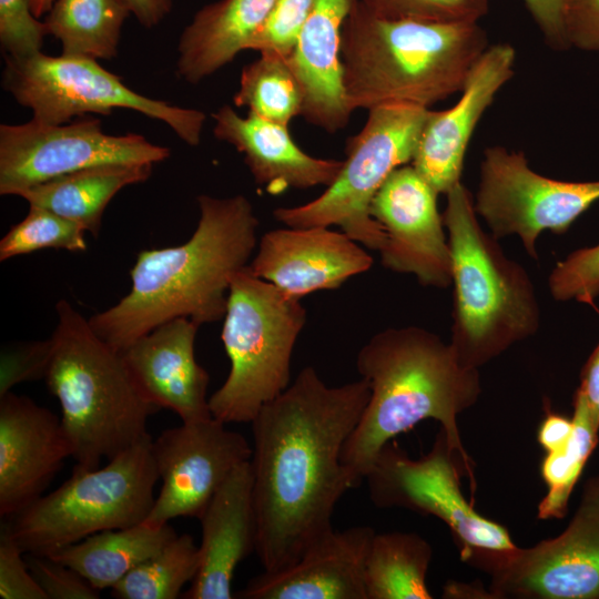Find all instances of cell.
Segmentation results:
<instances>
[{"mask_svg":"<svg viewBox=\"0 0 599 599\" xmlns=\"http://www.w3.org/2000/svg\"><path fill=\"white\" fill-rule=\"evenodd\" d=\"M515 48L489 44L474 64L459 100L449 109L428 111L412 165L437 194L460 183L473 133L500 89L514 77Z\"/></svg>","mask_w":599,"mask_h":599,"instance_id":"obj_17","label":"cell"},{"mask_svg":"<svg viewBox=\"0 0 599 599\" xmlns=\"http://www.w3.org/2000/svg\"><path fill=\"white\" fill-rule=\"evenodd\" d=\"M545 41L555 50L569 49L565 33L566 0H522Z\"/></svg>","mask_w":599,"mask_h":599,"instance_id":"obj_42","label":"cell"},{"mask_svg":"<svg viewBox=\"0 0 599 599\" xmlns=\"http://www.w3.org/2000/svg\"><path fill=\"white\" fill-rule=\"evenodd\" d=\"M369 394L364 378L329 387L307 366L251 422L255 552L265 571L294 565L333 529L337 501L354 488L342 450Z\"/></svg>","mask_w":599,"mask_h":599,"instance_id":"obj_1","label":"cell"},{"mask_svg":"<svg viewBox=\"0 0 599 599\" xmlns=\"http://www.w3.org/2000/svg\"><path fill=\"white\" fill-rule=\"evenodd\" d=\"M312 6L313 0H276L245 50L288 57L297 44Z\"/></svg>","mask_w":599,"mask_h":599,"instance_id":"obj_35","label":"cell"},{"mask_svg":"<svg viewBox=\"0 0 599 599\" xmlns=\"http://www.w3.org/2000/svg\"><path fill=\"white\" fill-rule=\"evenodd\" d=\"M375 531L368 526L334 528L292 566L252 578L242 599H367L365 562Z\"/></svg>","mask_w":599,"mask_h":599,"instance_id":"obj_21","label":"cell"},{"mask_svg":"<svg viewBox=\"0 0 599 599\" xmlns=\"http://www.w3.org/2000/svg\"><path fill=\"white\" fill-rule=\"evenodd\" d=\"M305 323L300 298L247 267L233 277L221 334L231 369L209 398L214 418L251 423L290 386L292 354Z\"/></svg>","mask_w":599,"mask_h":599,"instance_id":"obj_7","label":"cell"},{"mask_svg":"<svg viewBox=\"0 0 599 599\" xmlns=\"http://www.w3.org/2000/svg\"><path fill=\"white\" fill-rule=\"evenodd\" d=\"M251 461L237 466L200 516V564L184 599H231L238 564L256 549Z\"/></svg>","mask_w":599,"mask_h":599,"instance_id":"obj_22","label":"cell"},{"mask_svg":"<svg viewBox=\"0 0 599 599\" xmlns=\"http://www.w3.org/2000/svg\"><path fill=\"white\" fill-rule=\"evenodd\" d=\"M564 22L569 48L599 53V0H566Z\"/></svg>","mask_w":599,"mask_h":599,"instance_id":"obj_41","label":"cell"},{"mask_svg":"<svg viewBox=\"0 0 599 599\" xmlns=\"http://www.w3.org/2000/svg\"><path fill=\"white\" fill-rule=\"evenodd\" d=\"M488 47L478 22L388 19L357 0L341 35L348 106L353 112L393 103L429 108L461 91Z\"/></svg>","mask_w":599,"mask_h":599,"instance_id":"obj_4","label":"cell"},{"mask_svg":"<svg viewBox=\"0 0 599 599\" xmlns=\"http://www.w3.org/2000/svg\"><path fill=\"white\" fill-rule=\"evenodd\" d=\"M461 559L490 576L491 598L599 599V476L586 481L558 537L530 548L476 549Z\"/></svg>","mask_w":599,"mask_h":599,"instance_id":"obj_11","label":"cell"},{"mask_svg":"<svg viewBox=\"0 0 599 599\" xmlns=\"http://www.w3.org/2000/svg\"><path fill=\"white\" fill-rule=\"evenodd\" d=\"M357 0H313L297 44L287 57L303 93L302 115L326 132L346 126L349 109L339 57L344 23Z\"/></svg>","mask_w":599,"mask_h":599,"instance_id":"obj_24","label":"cell"},{"mask_svg":"<svg viewBox=\"0 0 599 599\" xmlns=\"http://www.w3.org/2000/svg\"><path fill=\"white\" fill-rule=\"evenodd\" d=\"M369 12L388 19L439 23L479 22L489 0H358Z\"/></svg>","mask_w":599,"mask_h":599,"instance_id":"obj_34","label":"cell"},{"mask_svg":"<svg viewBox=\"0 0 599 599\" xmlns=\"http://www.w3.org/2000/svg\"><path fill=\"white\" fill-rule=\"evenodd\" d=\"M58 322L45 384L60 403L61 422L77 466L95 469L144 439L159 408L133 382L121 352L110 346L65 300Z\"/></svg>","mask_w":599,"mask_h":599,"instance_id":"obj_5","label":"cell"},{"mask_svg":"<svg viewBox=\"0 0 599 599\" xmlns=\"http://www.w3.org/2000/svg\"><path fill=\"white\" fill-rule=\"evenodd\" d=\"M70 456L71 443L54 413L27 396H1V517H12L40 498Z\"/></svg>","mask_w":599,"mask_h":599,"instance_id":"obj_18","label":"cell"},{"mask_svg":"<svg viewBox=\"0 0 599 599\" xmlns=\"http://www.w3.org/2000/svg\"><path fill=\"white\" fill-rule=\"evenodd\" d=\"M1 87L18 104L32 111V119L63 124L91 113L110 114L129 109L165 123L183 142L197 146L206 115L143 95L97 60L39 52L24 58L4 55Z\"/></svg>","mask_w":599,"mask_h":599,"instance_id":"obj_10","label":"cell"},{"mask_svg":"<svg viewBox=\"0 0 599 599\" xmlns=\"http://www.w3.org/2000/svg\"><path fill=\"white\" fill-rule=\"evenodd\" d=\"M576 394L582 397L599 427V344L583 365Z\"/></svg>","mask_w":599,"mask_h":599,"instance_id":"obj_44","label":"cell"},{"mask_svg":"<svg viewBox=\"0 0 599 599\" xmlns=\"http://www.w3.org/2000/svg\"><path fill=\"white\" fill-rule=\"evenodd\" d=\"M428 111L406 103L368 110L363 129L348 140L335 180L306 204L275 209V220L297 229L337 225L352 240L379 252L385 233L369 213L372 200L394 170L412 163Z\"/></svg>","mask_w":599,"mask_h":599,"instance_id":"obj_9","label":"cell"},{"mask_svg":"<svg viewBox=\"0 0 599 599\" xmlns=\"http://www.w3.org/2000/svg\"><path fill=\"white\" fill-rule=\"evenodd\" d=\"M131 13L126 0H55L44 23L61 42L62 54L111 60Z\"/></svg>","mask_w":599,"mask_h":599,"instance_id":"obj_28","label":"cell"},{"mask_svg":"<svg viewBox=\"0 0 599 599\" xmlns=\"http://www.w3.org/2000/svg\"><path fill=\"white\" fill-rule=\"evenodd\" d=\"M24 552L3 532L0 537V597L2 599H48L31 573Z\"/></svg>","mask_w":599,"mask_h":599,"instance_id":"obj_40","label":"cell"},{"mask_svg":"<svg viewBox=\"0 0 599 599\" xmlns=\"http://www.w3.org/2000/svg\"><path fill=\"white\" fill-rule=\"evenodd\" d=\"M85 229L49 210L30 206L27 216L10 227L0 241V261L45 248L83 252Z\"/></svg>","mask_w":599,"mask_h":599,"instance_id":"obj_33","label":"cell"},{"mask_svg":"<svg viewBox=\"0 0 599 599\" xmlns=\"http://www.w3.org/2000/svg\"><path fill=\"white\" fill-rule=\"evenodd\" d=\"M51 353V337L3 346L0 355V397L18 384L44 379Z\"/></svg>","mask_w":599,"mask_h":599,"instance_id":"obj_38","label":"cell"},{"mask_svg":"<svg viewBox=\"0 0 599 599\" xmlns=\"http://www.w3.org/2000/svg\"><path fill=\"white\" fill-rule=\"evenodd\" d=\"M27 565L48 599H97L99 590L72 568L43 555L27 554Z\"/></svg>","mask_w":599,"mask_h":599,"instance_id":"obj_39","label":"cell"},{"mask_svg":"<svg viewBox=\"0 0 599 599\" xmlns=\"http://www.w3.org/2000/svg\"><path fill=\"white\" fill-rule=\"evenodd\" d=\"M461 471L459 457L440 429L429 453L418 459L389 441L364 479L377 507L407 508L444 521L459 541L461 557L476 549L516 547L504 526L483 517L465 499L459 486Z\"/></svg>","mask_w":599,"mask_h":599,"instance_id":"obj_12","label":"cell"},{"mask_svg":"<svg viewBox=\"0 0 599 599\" xmlns=\"http://www.w3.org/2000/svg\"><path fill=\"white\" fill-rule=\"evenodd\" d=\"M275 1L220 0L200 9L179 39L177 75L196 84L233 61Z\"/></svg>","mask_w":599,"mask_h":599,"instance_id":"obj_25","label":"cell"},{"mask_svg":"<svg viewBox=\"0 0 599 599\" xmlns=\"http://www.w3.org/2000/svg\"><path fill=\"white\" fill-rule=\"evenodd\" d=\"M571 419L572 432L567 444L556 451L546 453L540 465L547 486V494L538 505L540 519L565 517L571 491L598 443L599 427L578 394H575Z\"/></svg>","mask_w":599,"mask_h":599,"instance_id":"obj_31","label":"cell"},{"mask_svg":"<svg viewBox=\"0 0 599 599\" xmlns=\"http://www.w3.org/2000/svg\"><path fill=\"white\" fill-rule=\"evenodd\" d=\"M213 416L167 428L152 440V455L162 481L144 522L163 526L179 517L197 519L242 463L252 457L246 438Z\"/></svg>","mask_w":599,"mask_h":599,"instance_id":"obj_15","label":"cell"},{"mask_svg":"<svg viewBox=\"0 0 599 599\" xmlns=\"http://www.w3.org/2000/svg\"><path fill=\"white\" fill-rule=\"evenodd\" d=\"M597 201L599 181L555 180L534 171L521 151L501 145L484 151L475 211L496 238L517 235L532 258L540 233H565Z\"/></svg>","mask_w":599,"mask_h":599,"instance_id":"obj_14","label":"cell"},{"mask_svg":"<svg viewBox=\"0 0 599 599\" xmlns=\"http://www.w3.org/2000/svg\"><path fill=\"white\" fill-rule=\"evenodd\" d=\"M176 536L169 525L146 522L93 534L47 555L79 572L97 590L112 588Z\"/></svg>","mask_w":599,"mask_h":599,"instance_id":"obj_27","label":"cell"},{"mask_svg":"<svg viewBox=\"0 0 599 599\" xmlns=\"http://www.w3.org/2000/svg\"><path fill=\"white\" fill-rule=\"evenodd\" d=\"M197 205L192 236L177 246L141 251L128 295L89 318L95 334L115 349L174 318L200 326L224 318L232 280L248 266L258 244V219L242 194H201Z\"/></svg>","mask_w":599,"mask_h":599,"instance_id":"obj_2","label":"cell"},{"mask_svg":"<svg viewBox=\"0 0 599 599\" xmlns=\"http://www.w3.org/2000/svg\"><path fill=\"white\" fill-rule=\"evenodd\" d=\"M212 118L215 138L243 155L255 183L270 194L328 186L343 166L344 161L305 153L292 139L288 126L250 112L241 116L230 104L222 105Z\"/></svg>","mask_w":599,"mask_h":599,"instance_id":"obj_23","label":"cell"},{"mask_svg":"<svg viewBox=\"0 0 599 599\" xmlns=\"http://www.w3.org/2000/svg\"><path fill=\"white\" fill-rule=\"evenodd\" d=\"M260 54L243 67L234 104L246 106L250 113L263 120L288 126L303 112L301 83L287 57L273 52Z\"/></svg>","mask_w":599,"mask_h":599,"instance_id":"obj_30","label":"cell"},{"mask_svg":"<svg viewBox=\"0 0 599 599\" xmlns=\"http://www.w3.org/2000/svg\"><path fill=\"white\" fill-rule=\"evenodd\" d=\"M158 480L149 435L102 468L75 465L68 480L10 517L2 532L24 554L47 555L100 531L142 524Z\"/></svg>","mask_w":599,"mask_h":599,"instance_id":"obj_8","label":"cell"},{"mask_svg":"<svg viewBox=\"0 0 599 599\" xmlns=\"http://www.w3.org/2000/svg\"><path fill=\"white\" fill-rule=\"evenodd\" d=\"M446 196L443 222L451 258L450 345L464 366L478 369L532 336L540 325V308L526 270L481 229L474 195L460 182Z\"/></svg>","mask_w":599,"mask_h":599,"instance_id":"obj_6","label":"cell"},{"mask_svg":"<svg viewBox=\"0 0 599 599\" xmlns=\"http://www.w3.org/2000/svg\"><path fill=\"white\" fill-rule=\"evenodd\" d=\"M166 146L138 133L108 134L99 119L82 116L63 124L31 119L0 125V194L27 189L82 169L103 164H156Z\"/></svg>","mask_w":599,"mask_h":599,"instance_id":"obj_13","label":"cell"},{"mask_svg":"<svg viewBox=\"0 0 599 599\" xmlns=\"http://www.w3.org/2000/svg\"><path fill=\"white\" fill-rule=\"evenodd\" d=\"M257 246L248 271L300 300L336 290L373 265V257L356 241L325 226L272 230Z\"/></svg>","mask_w":599,"mask_h":599,"instance_id":"obj_19","label":"cell"},{"mask_svg":"<svg viewBox=\"0 0 599 599\" xmlns=\"http://www.w3.org/2000/svg\"><path fill=\"white\" fill-rule=\"evenodd\" d=\"M356 367L370 394L342 450L354 488L393 438L425 419L437 420L474 483L471 460L463 447L457 416L481 392L477 368L464 366L453 346L418 326L386 328L359 349Z\"/></svg>","mask_w":599,"mask_h":599,"instance_id":"obj_3","label":"cell"},{"mask_svg":"<svg viewBox=\"0 0 599 599\" xmlns=\"http://www.w3.org/2000/svg\"><path fill=\"white\" fill-rule=\"evenodd\" d=\"M549 291L556 301L592 305L599 296V244L570 253L551 271Z\"/></svg>","mask_w":599,"mask_h":599,"instance_id":"obj_36","label":"cell"},{"mask_svg":"<svg viewBox=\"0 0 599 599\" xmlns=\"http://www.w3.org/2000/svg\"><path fill=\"white\" fill-rule=\"evenodd\" d=\"M430 545L415 532L374 535L365 562L367 599H430Z\"/></svg>","mask_w":599,"mask_h":599,"instance_id":"obj_29","label":"cell"},{"mask_svg":"<svg viewBox=\"0 0 599 599\" xmlns=\"http://www.w3.org/2000/svg\"><path fill=\"white\" fill-rule=\"evenodd\" d=\"M437 195L408 163L388 175L369 213L385 233L383 266L413 274L422 285L445 288L451 285V258Z\"/></svg>","mask_w":599,"mask_h":599,"instance_id":"obj_16","label":"cell"},{"mask_svg":"<svg viewBox=\"0 0 599 599\" xmlns=\"http://www.w3.org/2000/svg\"><path fill=\"white\" fill-rule=\"evenodd\" d=\"M55 0H31L32 11L35 17L40 18L48 13Z\"/></svg>","mask_w":599,"mask_h":599,"instance_id":"obj_46","label":"cell"},{"mask_svg":"<svg viewBox=\"0 0 599 599\" xmlns=\"http://www.w3.org/2000/svg\"><path fill=\"white\" fill-rule=\"evenodd\" d=\"M154 164H103L74 171L23 191L30 206L49 210L98 236L105 207L123 187L145 182Z\"/></svg>","mask_w":599,"mask_h":599,"instance_id":"obj_26","label":"cell"},{"mask_svg":"<svg viewBox=\"0 0 599 599\" xmlns=\"http://www.w3.org/2000/svg\"><path fill=\"white\" fill-rule=\"evenodd\" d=\"M200 564L192 536H175L156 555L129 571L112 589L118 599H175L192 582Z\"/></svg>","mask_w":599,"mask_h":599,"instance_id":"obj_32","label":"cell"},{"mask_svg":"<svg viewBox=\"0 0 599 599\" xmlns=\"http://www.w3.org/2000/svg\"><path fill=\"white\" fill-rule=\"evenodd\" d=\"M132 14L145 28L158 26L170 12L173 0H126Z\"/></svg>","mask_w":599,"mask_h":599,"instance_id":"obj_45","label":"cell"},{"mask_svg":"<svg viewBox=\"0 0 599 599\" xmlns=\"http://www.w3.org/2000/svg\"><path fill=\"white\" fill-rule=\"evenodd\" d=\"M572 432V419L562 415L547 412L539 425L537 439L546 453L562 448L569 440Z\"/></svg>","mask_w":599,"mask_h":599,"instance_id":"obj_43","label":"cell"},{"mask_svg":"<svg viewBox=\"0 0 599 599\" xmlns=\"http://www.w3.org/2000/svg\"><path fill=\"white\" fill-rule=\"evenodd\" d=\"M47 34L45 23L34 16L31 0H0V44L4 55L37 54Z\"/></svg>","mask_w":599,"mask_h":599,"instance_id":"obj_37","label":"cell"},{"mask_svg":"<svg viewBox=\"0 0 599 599\" xmlns=\"http://www.w3.org/2000/svg\"><path fill=\"white\" fill-rule=\"evenodd\" d=\"M199 327L186 317L174 318L120 351L145 399L174 412L183 423L212 417L206 397L210 375L194 356Z\"/></svg>","mask_w":599,"mask_h":599,"instance_id":"obj_20","label":"cell"}]
</instances>
